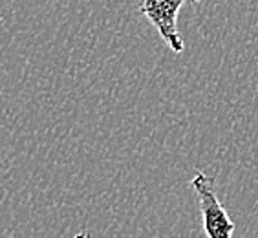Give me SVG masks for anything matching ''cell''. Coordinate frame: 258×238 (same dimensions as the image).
Returning a JSON list of instances; mask_svg holds the SVG:
<instances>
[{"label": "cell", "mask_w": 258, "mask_h": 238, "mask_svg": "<svg viewBox=\"0 0 258 238\" xmlns=\"http://www.w3.org/2000/svg\"><path fill=\"white\" fill-rule=\"evenodd\" d=\"M190 185L198 194L204 229L209 238H231L234 234V222L229 218L227 211L216 196L214 178L204 172H198L190 180Z\"/></svg>", "instance_id": "cell-1"}, {"label": "cell", "mask_w": 258, "mask_h": 238, "mask_svg": "<svg viewBox=\"0 0 258 238\" xmlns=\"http://www.w3.org/2000/svg\"><path fill=\"white\" fill-rule=\"evenodd\" d=\"M187 2L200 0H139V13L147 17V20L158 30L159 37L174 53H181L185 48L178 30V15Z\"/></svg>", "instance_id": "cell-2"}]
</instances>
